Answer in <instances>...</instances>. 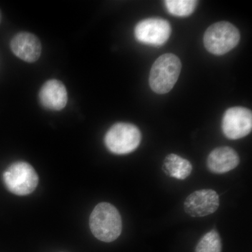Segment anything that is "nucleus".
<instances>
[{
  "label": "nucleus",
  "mask_w": 252,
  "mask_h": 252,
  "mask_svg": "<svg viewBox=\"0 0 252 252\" xmlns=\"http://www.w3.org/2000/svg\"><path fill=\"white\" fill-rule=\"evenodd\" d=\"M163 168L167 175L177 180H183L191 173L193 167L187 159L176 154H169L164 160Z\"/></svg>",
  "instance_id": "nucleus-12"
},
{
  "label": "nucleus",
  "mask_w": 252,
  "mask_h": 252,
  "mask_svg": "<svg viewBox=\"0 0 252 252\" xmlns=\"http://www.w3.org/2000/svg\"><path fill=\"white\" fill-rule=\"evenodd\" d=\"M198 1L193 0H167L165 6L168 12L179 17H187L193 14Z\"/></svg>",
  "instance_id": "nucleus-13"
},
{
  "label": "nucleus",
  "mask_w": 252,
  "mask_h": 252,
  "mask_svg": "<svg viewBox=\"0 0 252 252\" xmlns=\"http://www.w3.org/2000/svg\"><path fill=\"white\" fill-rule=\"evenodd\" d=\"M223 134L230 140L246 137L252 129V111L245 107H231L225 111L222 119Z\"/></svg>",
  "instance_id": "nucleus-6"
},
{
  "label": "nucleus",
  "mask_w": 252,
  "mask_h": 252,
  "mask_svg": "<svg viewBox=\"0 0 252 252\" xmlns=\"http://www.w3.org/2000/svg\"><path fill=\"white\" fill-rule=\"evenodd\" d=\"M2 181L9 192L23 196L35 190L39 184V177L31 164L16 161L11 164L3 172Z\"/></svg>",
  "instance_id": "nucleus-3"
},
{
  "label": "nucleus",
  "mask_w": 252,
  "mask_h": 252,
  "mask_svg": "<svg viewBox=\"0 0 252 252\" xmlns=\"http://www.w3.org/2000/svg\"><path fill=\"white\" fill-rule=\"evenodd\" d=\"M1 12H0V22H1Z\"/></svg>",
  "instance_id": "nucleus-15"
},
{
  "label": "nucleus",
  "mask_w": 252,
  "mask_h": 252,
  "mask_svg": "<svg viewBox=\"0 0 252 252\" xmlns=\"http://www.w3.org/2000/svg\"><path fill=\"white\" fill-rule=\"evenodd\" d=\"M182 69L180 59L172 54L160 56L154 62L149 74V85L154 92L165 94L173 89Z\"/></svg>",
  "instance_id": "nucleus-2"
},
{
  "label": "nucleus",
  "mask_w": 252,
  "mask_h": 252,
  "mask_svg": "<svg viewBox=\"0 0 252 252\" xmlns=\"http://www.w3.org/2000/svg\"><path fill=\"white\" fill-rule=\"evenodd\" d=\"M39 97L44 108L60 111L64 108L67 103V89L61 81L51 79L41 86Z\"/></svg>",
  "instance_id": "nucleus-10"
},
{
  "label": "nucleus",
  "mask_w": 252,
  "mask_h": 252,
  "mask_svg": "<svg viewBox=\"0 0 252 252\" xmlns=\"http://www.w3.org/2000/svg\"><path fill=\"white\" fill-rule=\"evenodd\" d=\"M207 167L215 174H223L233 170L240 163V158L234 149L228 147L215 149L207 158Z\"/></svg>",
  "instance_id": "nucleus-11"
},
{
  "label": "nucleus",
  "mask_w": 252,
  "mask_h": 252,
  "mask_svg": "<svg viewBox=\"0 0 252 252\" xmlns=\"http://www.w3.org/2000/svg\"><path fill=\"white\" fill-rule=\"evenodd\" d=\"M220 207V197L212 189L195 190L186 199L184 208L193 217H203L215 213Z\"/></svg>",
  "instance_id": "nucleus-8"
},
{
  "label": "nucleus",
  "mask_w": 252,
  "mask_h": 252,
  "mask_svg": "<svg viewBox=\"0 0 252 252\" xmlns=\"http://www.w3.org/2000/svg\"><path fill=\"white\" fill-rule=\"evenodd\" d=\"M89 225L91 233L97 240L112 243L122 233V217L112 204L99 203L91 212Z\"/></svg>",
  "instance_id": "nucleus-1"
},
{
  "label": "nucleus",
  "mask_w": 252,
  "mask_h": 252,
  "mask_svg": "<svg viewBox=\"0 0 252 252\" xmlns=\"http://www.w3.org/2000/svg\"><path fill=\"white\" fill-rule=\"evenodd\" d=\"M221 239L216 230H212L204 235L198 242L195 252H221Z\"/></svg>",
  "instance_id": "nucleus-14"
},
{
  "label": "nucleus",
  "mask_w": 252,
  "mask_h": 252,
  "mask_svg": "<svg viewBox=\"0 0 252 252\" xmlns=\"http://www.w3.org/2000/svg\"><path fill=\"white\" fill-rule=\"evenodd\" d=\"M240 34L238 28L226 21H220L207 28L204 34V46L214 55L221 56L238 45Z\"/></svg>",
  "instance_id": "nucleus-5"
},
{
  "label": "nucleus",
  "mask_w": 252,
  "mask_h": 252,
  "mask_svg": "<svg viewBox=\"0 0 252 252\" xmlns=\"http://www.w3.org/2000/svg\"><path fill=\"white\" fill-rule=\"evenodd\" d=\"M11 51L25 62L34 63L40 57L41 44L34 34L27 32L18 33L11 41Z\"/></svg>",
  "instance_id": "nucleus-9"
},
{
  "label": "nucleus",
  "mask_w": 252,
  "mask_h": 252,
  "mask_svg": "<svg viewBox=\"0 0 252 252\" xmlns=\"http://www.w3.org/2000/svg\"><path fill=\"white\" fill-rule=\"evenodd\" d=\"M142 140V134L137 126L129 123H117L104 136V144L109 152L125 155L136 150Z\"/></svg>",
  "instance_id": "nucleus-4"
},
{
  "label": "nucleus",
  "mask_w": 252,
  "mask_h": 252,
  "mask_svg": "<svg viewBox=\"0 0 252 252\" xmlns=\"http://www.w3.org/2000/svg\"><path fill=\"white\" fill-rule=\"evenodd\" d=\"M171 34L168 21L161 18H148L137 23L135 28L136 39L147 45L159 46L165 44Z\"/></svg>",
  "instance_id": "nucleus-7"
}]
</instances>
